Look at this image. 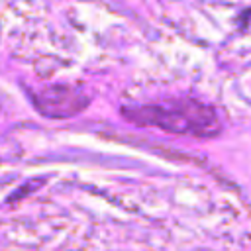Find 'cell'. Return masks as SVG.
Segmentation results:
<instances>
[{
	"label": "cell",
	"instance_id": "obj_1",
	"mask_svg": "<svg viewBox=\"0 0 251 251\" xmlns=\"http://www.w3.org/2000/svg\"><path fill=\"white\" fill-rule=\"evenodd\" d=\"M122 114L135 126L159 127L169 133L212 137L220 131V118L212 106L196 100H169L157 104L126 106Z\"/></svg>",
	"mask_w": 251,
	"mask_h": 251
},
{
	"label": "cell",
	"instance_id": "obj_2",
	"mask_svg": "<svg viewBox=\"0 0 251 251\" xmlns=\"http://www.w3.org/2000/svg\"><path fill=\"white\" fill-rule=\"evenodd\" d=\"M35 108L47 118H71L88 106V98L71 86H47L31 94Z\"/></svg>",
	"mask_w": 251,
	"mask_h": 251
}]
</instances>
